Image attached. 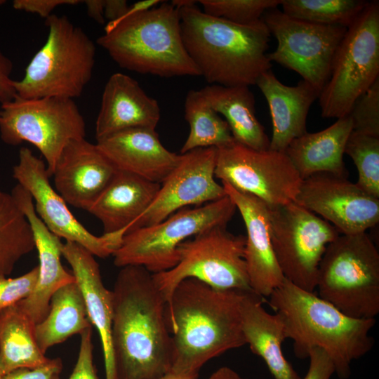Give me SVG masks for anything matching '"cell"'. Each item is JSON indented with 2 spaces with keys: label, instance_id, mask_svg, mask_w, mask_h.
Returning <instances> with one entry per match:
<instances>
[{
  "label": "cell",
  "instance_id": "1f68e13d",
  "mask_svg": "<svg viewBox=\"0 0 379 379\" xmlns=\"http://www.w3.org/2000/svg\"><path fill=\"white\" fill-rule=\"evenodd\" d=\"M34 248L26 217L11 194L0 189V275L10 274L16 263Z\"/></svg>",
  "mask_w": 379,
  "mask_h": 379
},
{
  "label": "cell",
  "instance_id": "9c48e42d",
  "mask_svg": "<svg viewBox=\"0 0 379 379\" xmlns=\"http://www.w3.org/2000/svg\"><path fill=\"white\" fill-rule=\"evenodd\" d=\"M379 78V2L366 6L347 27L319 96L324 118L347 116L357 99Z\"/></svg>",
  "mask_w": 379,
  "mask_h": 379
},
{
  "label": "cell",
  "instance_id": "9a60e30c",
  "mask_svg": "<svg viewBox=\"0 0 379 379\" xmlns=\"http://www.w3.org/2000/svg\"><path fill=\"white\" fill-rule=\"evenodd\" d=\"M13 177L31 195L41 220L60 238L77 243L101 258L112 255L120 246L126 230L99 237L90 232L77 220L65 201L51 186L45 162L29 148H20L18 162L13 168Z\"/></svg>",
  "mask_w": 379,
  "mask_h": 379
},
{
  "label": "cell",
  "instance_id": "484cf974",
  "mask_svg": "<svg viewBox=\"0 0 379 379\" xmlns=\"http://www.w3.org/2000/svg\"><path fill=\"white\" fill-rule=\"evenodd\" d=\"M265 298L253 291L244 293L240 306L241 327L246 343L265 363L274 379H301L282 351L287 339L281 317L269 313Z\"/></svg>",
  "mask_w": 379,
  "mask_h": 379
},
{
  "label": "cell",
  "instance_id": "7a4b0ae2",
  "mask_svg": "<svg viewBox=\"0 0 379 379\" xmlns=\"http://www.w3.org/2000/svg\"><path fill=\"white\" fill-rule=\"evenodd\" d=\"M245 292L216 289L194 278L178 284L166 304L170 372L197 379L207 361L246 344L240 311Z\"/></svg>",
  "mask_w": 379,
  "mask_h": 379
},
{
  "label": "cell",
  "instance_id": "5bb4252c",
  "mask_svg": "<svg viewBox=\"0 0 379 379\" xmlns=\"http://www.w3.org/2000/svg\"><path fill=\"white\" fill-rule=\"evenodd\" d=\"M218 149L215 177L270 206L295 202L302 179L284 152L234 141Z\"/></svg>",
  "mask_w": 379,
  "mask_h": 379
},
{
  "label": "cell",
  "instance_id": "f1b7e54d",
  "mask_svg": "<svg viewBox=\"0 0 379 379\" xmlns=\"http://www.w3.org/2000/svg\"><path fill=\"white\" fill-rule=\"evenodd\" d=\"M35 325L18 304L0 311L2 376L18 368H36L49 361L37 344Z\"/></svg>",
  "mask_w": 379,
  "mask_h": 379
},
{
  "label": "cell",
  "instance_id": "d590c367",
  "mask_svg": "<svg viewBox=\"0 0 379 379\" xmlns=\"http://www.w3.org/2000/svg\"><path fill=\"white\" fill-rule=\"evenodd\" d=\"M348 116L353 131L379 138V78L357 99Z\"/></svg>",
  "mask_w": 379,
  "mask_h": 379
},
{
  "label": "cell",
  "instance_id": "bcb514c9",
  "mask_svg": "<svg viewBox=\"0 0 379 379\" xmlns=\"http://www.w3.org/2000/svg\"><path fill=\"white\" fill-rule=\"evenodd\" d=\"M158 379H195V378L188 377V376L178 375V374H175V373H173L171 372H169L167 374H166L165 375H164V376H162V377H161V378H159Z\"/></svg>",
  "mask_w": 379,
  "mask_h": 379
},
{
  "label": "cell",
  "instance_id": "2e32d148",
  "mask_svg": "<svg viewBox=\"0 0 379 379\" xmlns=\"http://www.w3.org/2000/svg\"><path fill=\"white\" fill-rule=\"evenodd\" d=\"M217 154L215 147L180 154L179 162L161 183L153 202L126 233L160 222L189 206L197 207L225 197L223 186L215 180Z\"/></svg>",
  "mask_w": 379,
  "mask_h": 379
},
{
  "label": "cell",
  "instance_id": "7402d4cb",
  "mask_svg": "<svg viewBox=\"0 0 379 379\" xmlns=\"http://www.w3.org/2000/svg\"><path fill=\"white\" fill-rule=\"evenodd\" d=\"M161 118L158 102L138 82L117 72L107 80L95 121L96 140L133 128L156 129Z\"/></svg>",
  "mask_w": 379,
  "mask_h": 379
},
{
  "label": "cell",
  "instance_id": "5b68a950",
  "mask_svg": "<svg viewBox=\"0 0 379 379\" xmlns=\"http://www.w3.org/2000/svg\"><path fill=\"white\" fill-rule=\"evenodd\" d=\"M97 44L129 71L166 78L201 76L185 48L179 11L166 1L106 24Z\"/></svg>",
  "mask_w": 379,
  "mask_h": 379
},
{
  "label": "cell",
  "instance_id": "83f0119b",
  "mask_svg": "<svg viewBox=\"0 0 379 379\" xmlns=\"http://www.w3.org/2000/svg\"><path fill=\"white\" fill-rule=\"evenodd\" d=\"M199 91L207 104L225 117L236 142L256 150L269 149L270 139L256 117L249 86L210 84Z\"/></svg>",
  "mask_w": 379,
  "mask_h": 379
},
{
  "label": "cell",
  "instance_id": "ffe728a7",
  "mask_svg": "<svg viewBox=\"0 0 379 379\" xmlns=\"http://www.w3.org/2000/svg\"><path fill=\"white\" fill-rule=\"evenodd\" d=\"M117 171L96 143L84 138L66 145L52 176L55 190L65 202L87 211Z\"/></svg>",
  "mask_w": 379,
  "mask_h": 379
},
{
  "label": "cell",
  "instance_id": "ac0fdd59",
  "mask_svg": "<svg viewBox=\"0 0 379 379\" xmlns=\"http://www.w3.org/2000/svg\"><path fill=\"white\" fill-rule=\"evenodd\" d=\"M11 194L29 224L39 260V275L33 291L17 304L37 324L46 317L54 293L63 286L74 282L75 278L62 265L63 243L39 217L29 193L18 184Z\"/></svg>",
  "mask_w": 379,
  "mask_h": 379
},
{
  "label": "cell",
  "instance_id": "4fadbf2b",
  "mask_svg": "<svg viewBox=\"0 0 379 379\" xmlns=\"http://www.w3.org/2000/svg\"><path fill=\"white\" fill-rule=\"evenodd\" d=\"M261 19L277 41V48L268 53L271 62L295 72L321 91L347 27L304 21L278 8L266 11Z\"/></svg>",
  "mask_w": 379,
  "mask_h": 379
},
{
  "label": "cell",
  "instance_id": "f546056e",
  "mask_svg": "<svg viewBox=\"0 0 379 379\" xmlns=\"http://www.w3.org/2000/svg\"><path fill=\"white\" fill-rule=\"evenodd\" d=\"M92 328L81 291L74 282L57 290L50 300L46 317L35 325L37 344L45 354L52 346Z\"/></svg>",
  "mask_w": 379,
  "mask_h": 379
},
{
  "label": "cell",
  "instance_id": "60d3db41",
  "mask_svg": "<svg viewBox=\"0 0 379 379\" xmlns=\"http://www.w3.org/2000/svg\"><path fill=\"white\" fill-rule=\"evenodd\" d=\"M82 1L79 0H15L13 1V7L16 10L38 14L46 19L59 6L76 5Z\"/></svg>",
  "mask_w": 379,
  "mask_h": 379
},
{
  "label": "cell",
  "instance_id": "f35d334b",
  "mask_svg": "<svg viewBox=\"0 0 379 379\" xmlns=\"http://www.w3.org/2000/svg\"><path fill=\"white\" fill-rule=\"evenodd\" d=\"M307 358L310 359L309 367L306 375L301 379H331L335 373L332 360L321 348H312Z\"/></svg>",
  "mask_w": 379,
  "mask_h": 379
},
{
  "label": "cell",
  "instance_id": "ee69618b",
  "mask_svg": "<svg viewBox=\"0 0 379 379\" xmlns=\"http://www.w3.org/2000/svg\"><path fill=\"white\" fill-rule=\"evenodd\" d=\"M86 5L88 15L100 24L105 21L104 16L105 0H87L84 1Z\"/></svg>",
  "mask_w": 379,
  "mask_h": 379
},
{
  "label": "cell",
  "instance_id": "7bdbcfd3",
  "mask_svg": "<svg viewBox=\"0 0 379 379\" xmlns=\"http://www.w3.org/2000/svg\"><path fill=\"white\" fill-rule=\"evenodd\" d=\"M128 6L125 0H105V19L107 22L118 20L126 12Z\"/></svg>",
  "mask_w": 379,
  "mask_h": 379
},
{
  "label": "cell",
  "instance_id": "d6a6232c",
  "mask_svg": "<svg viewBox=\"0 0 379 379\" xmlns=\"http://www.w3.org/2000/svg\"><path fill=\"white\" fill-rule=\"evenodd\" d=\"M364 0H282V12L304 21L348 27L364 10Z\"/></svg>",
  "mask_w": 379,
  "mask_h": 379
},
{
  "label": "cell",
  "instance_id": "3957f363",
  "mask_svg": "<svg viewBox=\"0 0 379 379\" xmlns=\"http://www.w3.org/2000/svg\"><path fill=\"white\" fill-rule=\"evenodd\" d=\"M178 9L185 48L208 83L250 86L271 69L267 53L271 34L262 19L239 25L209 15L195 4Z\"/></svg>",
  "mask_w": 379,
  "mask_h": 379
},
{
  "label": "cell",
  "instance_id": "30bf717a",
  "mask_svg": "<svg viewBox=\"0 0 379 379\" xmlns=\"http://www.w3.org/2000/svg\"><path fill=\"white\" fill-rule=\"evenodd\" d=\"M246 237L215 226L181 243L173 268L152 274L166 303L180 282L194 278L220 290L252 291L244 259Z\"/></svg>",
  "mask_w": 379,
  "mask_h": 379
},
{
  "label": "cell",
  "instance_id": "7dc6e473",
  "mask_svg": "<svg viewBox=\"0 0 379 379\" xmlns=\"http://www.w3.org/2000/svg\"><path fill=\"white\" fill-rule=\"evenodd\" d=\"M2 377H3V376L1 375V373H0V379H1Z\"/></svg>",
  "mask_w": 379,
  "mask_h": 379
},
{
  "label": "cell",
  "instance_id": "e0dca14e",
  "mask_svg": "<svg viewBox=\"0 0 379 379\" xmlns=\"http://www.w3.org/2000/svg\"><path fill=\"white\" fill-rule=\"evenodd\" d=\"M295 202L321 216L341 234L366 232L379 222V199L347 178L319 173L302 180Z\"/></svg>",
  "mask_w": 379,
  "mask_h": 379
},
{
  "label": "cell",
  "instance_id": "74e56055",
  "mask_svg": "<svg viewBox=\"0 0 379 379\" xmlns=\"http://www.w3.org/2000/svg\"><path fill=\"white\" fill-rule=\"evenodd\" d=\"M80 348L77 361L68 379H99L93 364V345L92 343V328H88L81 334ZM52 379H61L60 373Z\"/></svg>",
  "mask_w": 379,
  "mask_h": 379
},
{
  "label": "cell",
  "instance_id": "52a82bcc",
  "mask_svg": "<svg viewBox=\"0 0 379 379\" xmlns=\"http://www.w3.org/2000/svg\"><path fill=\"white\" fill-rule=\"evenodd\" d=\"M316 288L320 298L345 314L375 319L379 314V253L366 232L340 234L327 246Z\"/></svg>",
  "mask_w": 379,
  "mask_h": 379
},
{
  "label": "cell",
  "instance_id": "277c9868",
  "mask_svg": "<svg viewBox=\"0 0 379 379\" xmlns=\"http://www.w3.org/2000/svg\"><path fill=\"white\" fill-rule=\"evenodd\" d=\"M268 305L282 318L286 338L293 341L295 355L308 357L319 347L332 360L340 379L351 374V364L371 351V330L375 319L349 317L314 292L305 291L285 279L268 296Z\"/></svg>",
  "mask_w": 379,
  "mask_h": 379
},
{
  "label": "cell",
  "instance_id": "8992f818",
  "mask_svg": "<svg viewBox=\"0 0 379 379\" xmlns=\"http://www.w3.org/2000/svg\"><path fill=\"white\" fill-rule=\"evenodd\" d=\"M47 39L25 69L13 81L16 95L25 99L79 97L90 81L95 46L84 31L67 16L52 14L46 19Z\"/></svg>",
  "mask_w": 379,
  "mask_h": 379
},
{
  "label": "cell",
  "instance_id": "b9f144b4",
  "mask_svg": "<svg viewBox=\"0 0 379 379\" xmlns=\"http://www.w3.org/2000/svg\"><path fill=\"white\" fill-rule=\"evenodd\" d=\"M12 62L0 50V103L11 101L16 97L13 81L11 78Z\"/></svg>",
  "mask_w": 379,
  "mask_h": 379
},
{
  "label": "cell",
  "instance_id": "4dcf8cb0",
  "mask_svg": "<svg viewBox=\"0 0 379 379\" xmlns=\"http://www.w3.org/2000/svg\"><path fill=\"white\" fill-rule=\"evenodd\" d=\"M184 112L190 132L180 154L197 148H220L234 141L226 121L207 104L199 90L187 93Z\"/></svg>",
  "mask_w": 379,
  "mask_h": 379
},
{
  "label": "cell",
  "instance_id": "ba28073f",
  "mask_svg": "<svg viewBox=\"0 0 379 379\" xmlns=\"http://www.w3.org/2000/svg\"><path fill=\"white\" fill-rule=\"evenodd\" d=\"M237 210L223 198L193 208H183L157 224L126 233L112 254L119 267L142 266L152 274L167 271L178 261V248L185 240L215 226H226Z\"/></svg>",
  "mask_w": 379,
  "mask_h": 379
},
{
  "label": "cell",
  "instance_id": "44dd1931",
  "mask_svg": "<svg viewBox=\"0 0 379 379\" xmlns=\"http://www.w3.org/2000/svg\"><path fill=\"white\" fill-rule=\"evenodd\" d=\"M97 146L119 171L161 183L180 159L167 149L156 129L133 128L97 140Z\"/></svg>",
  "mask_w": 379,
  "mask_h": 379
},
{
  "label": "cell",
  "instance_id": "cb8c5ba5",
  "mask_svg": "<svg viewBox=\"0 0 379 379\" xmlns=\"http://www.w3.org/2000/svg\"><path fill=\"white\" fill-rule=\"evenodd\" d=\"M255 85L267 102L272 118L269 149L285 152L293 140L307 132L310 108L321 91L302 79L293 86L285 85L271 69L262 73Z\"/></svg>",
  "mask_w": 379,
  "mask_h": 379
},
{
  "label": "cell",
  "instance_id": "d6986e66",
  "mask_svg": "<svg viewBox=\"0 0 379 379\" xmlns=\"http://www.w3.org/2000/svg\"><path fill=\"white\" fill-rule=\"evenodd\" d=\"M222 185L246 229L244 259L251 288L263 298H268L285 280L273 250L268 206L258 197L239 192L227 183L222 182Z\"/></svg>",
  "mask_w": 379,
  "mask_h": 379
},
{
  "label": "cell",
  "instance_id": "8d00e7d4",
  "mask_svg": "<svg viewBox=\"0 0 379 379\" xmlns=\"http://www.w3.org/2000/svg\"><path fill=\"white\" fill-rule=\"evenodd\" d=\"M38 275V266L15 278L0 275V311L28 297L36 286Z\"/></svg>",
  "mask_w": 379,
  "mask_h": 379
},
{
  "label": "cell",
  "instance_id": "8fae6325",
  "mask_svg": "<svg viewBox=\"0 0 379 379\" xmlns=\"http://www.w3.org/2000/svg\"><path fill=\"white\" fill-rule=\"evenodd\" d=\"M85 136L84 119L72 99H25L16 95L1 104V139L10 145L27 142L35 146L47 163L50 177L66 145Z\"/></svg>",
  "mask_w": 379,
  "mask_h": 379
},
{
  "label": "cell",
  "instance_id": "6da1fadb",
  "mask_svg": "<svg viewBox=\"0 0 379 379\" xmlns=\"http://www.w3.org/2000/svg\"><path fill=\"white\" fill-rule=\"evenodd\" d=\"M112 291V347L117 379H158L170 372L173 342L166 302L142 266L121 267Z\"/></svg>",
  "mask_w": 379,
  "mask_h": 379
},
{
  "label": "cell",
  "instance_id": "ab89813d",
  "mask_svg": "<svg viewBox=\"0 0 379 379\" xmlns=\"http://www.w3.org/2000/svg\"><path fill=\"white\" fill-rule=\"evenodd\" d=\"M62 363L60 358L50 359L45 365L36 368H18L2 377L1 379H52L60 373Z\"/></svg>",
  "mask_w": 379,
  "mask_h": 379
},
{
  "label": "cell",
  "instance_id": "e575fe53",
  "mask_svg": "<svg viewBox=\"0 0 379 379\" xmlns=\"http://www.w3.org/2000/svg\"><path fill=\"white\" fill-rule=\"evenodd\" d=\"M204 12L239 25L260 20L269 10L277 8L282 0H199Z\"/></svg>",
  "mask_w": 379,
  "mask_h": 379
},
{
  "label": "cell",
  "instance_id": "836d02e7",
  "mask_svg": "<svg viewBox=\"0 0 379 379\" xmlns=\"http://www.w3.org/2000/svg\"><path fill=\"white\" fill-rule=\"evenodd\" d=\"M356 166V184L367 194L379 199V138L352 130L345 148Z\"/></svg>",
  "mask_w": 379,
  "mask_h": 379
},
{
  "label": "cell",
  "instance_id": "7c38bea8",
  "mask_svg": "<svg viewBox=\"0 0 379 379\" xmlns=\"http://www.w3.org/2000/svg\"><path fill=\"white\" fill-rule=\"evenodd\" d=\"M267 206L273 250L285 279L314 292L322 256L340 234L331 223L295 202Z\"/></svg>",
  "mask_w": 379,
  "mask_h": 379
},
{
  "label": "cell",
  "instance_id": "4316f807",
  "mask_svg": "<svg viewBox=\"0 0 379 379\" xmlns=\"http://www.w3.org/2000/svg\"><path fill=\"white\" fill-rule=\"evenodd\" d=\"M352 130L348 115L338 118L322 131L293 140L284 152L302 180L319 173L347 178L343 155Z\"/></svg>",
  "mask_w": 379,
  "mask_h": 379
},
{
  "label": "cell",
  "instance_id": "d4e9b609",
  "mask_svg": "<svg viewBox=\"0 0 379 379\" xmlns=\"http://www.w3.org/2000/svg\"><path fill=\"white\" fill-rule=\"evenodd\" d=\"M160 186L117 170L87 211L101 222L104 234L122 230L127 232L153 202Z\"/></svg>",
  "mask_w": 379,
  "mask_h": 379
},
{
  "label": "cell",
  "instance_id": "f6af8a7d",
  "mask_svg": "<svg viewBox=\"0 0 379 379\" xmlns=\"http://www.w3.org/2000/svg\"><path fill=\"white\" fill-rule=\"evenodd\" d=\"M207 379H248L239 375L236 371L222 366L215 370Z\"/></svg>",
  "mask_w": 379,
  "mask_h": 379
},
{
  "label": "cell",
  "instance_id": "603a6c76",
  "mask_svg": "<svg viewBox=\"0 0 379 379\" xmlns=\"http://www.w3.org/2000/svg\"><path fill=\"white\" fill-rule=\"evenodd\" d=\"M62 255L72 267L79 286L89 319L98 331L105 363V379H117L112 347L113 295L103 284L94 255L82 246L66 241Z\"/></svg>",
  "mask_w": 379,
  "mask_h": 379
}]
</instances>
